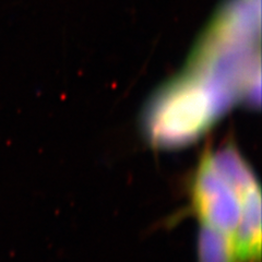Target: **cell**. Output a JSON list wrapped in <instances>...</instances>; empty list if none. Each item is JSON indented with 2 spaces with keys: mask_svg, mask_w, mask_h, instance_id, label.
I'll return each mask as SVG.
<instances>
[{
  "mask_svg": "<svg viewBox=\"0 0 262 262\" xmlns=\"http://www.w3.org/2000/svg\"><path fill=\"white\" fill-rule=\"evenodd\" d=\"M198 262H239L233 239L215 229L200 226Z\"/></svg>",
  "mask_w": 262,
  "mask_h": 262,
  "instance_id": "7a4b0ae2",
  "label": "cell"
},
{
  "mask_svg": "<svg viewBox=\"0 0 262 262\" xmlns=\"http://www.w3.org/2000/svg\"><path fill=\"white\" fill-rule=\"evenodd\" d=\"M260 187L239 191L220 175L209 152L202 155L191 182V210L202 226L215 229L234 242L248 196Z\"/></svg>",
  "mask_w": 262,
  "mask_h": 262,
  "instance_id": "6da1fadb",
  "label": "cell"
}]
</instances>
